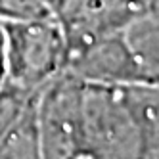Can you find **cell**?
I'll use <instances>...</instances> for the list:
<instances>
[{
  "label": "cell",
  "instance_id": "4fadbf2b",
  "mask_svg": "<svg viewBox=\"0 0 159 159\" xmlns=\"http://www.w3.org/2000/svg\"><path fill=\"white\" fill-rule=\"evenodd\" d=\"M71 159H92V157L86 155V153H79V155H75V157H71Z\"/></svg>",
  "mask_w": 159,
  "mask_h": 159
},
{
  "label": "cell",
  "instance_id": "8fae6325",
  "mask_svg": "<svg viewBox=\"0 0 159 159\" xmlns=\"http://www.w3.org/2000/svg\"><path fill=\"white\" fill-rule=\"evenodd\" d=\"M6 83V31L4 21H0V88Z\"/></svg>",
  "mask_w": 159,
  "mask_h": 159
},
{
  "label": "cell",
  "instance_id": "9c48e42d",
  "mask_svg": "<svg viewBox=\"0 0 159 159\" xmlns=\"http://www.w3.org/2000/svg\"><path fill=\"white\" fill-rule=\"evenodd\" d=\"M37 94L21 90L10 83H4V86L0 88V140L10 132V129L29 109V106L37 98Z\"/></svg>",
  "mask_w": 159,
  "mask_h": 159
},
{
  "label": "cell",
  "instance_id": "8992f818",
  "mask_svg": "<svg viewBox=\"0 0 159 159\" xmlns=\"http://www.w3.org/2000/svg\"><path fill=\"white\" fill-rule=\"evenodd\" d=\"M125 37L140 67L142 83L159 86V14H144L125 29Z\"/></svg>",
  "mask_w": 159,
  "mask_h": 159
},
{
  "label": "cell",
  "instance_id": "52a82bcc",
  "mask_svg": "<svg viewBox=\"0 0 159 159\" xmlns=\"http://www.w3.org/2000/svg\"><path fill=\"white\" fill-rule=\"evenodd\" d=\"M0 159H44L35 125V100L0 140Z\"/></svg>",
  "mask_w": 159,
  "mask_h": 159
},
{
  "label": "cell",
  "instance_id": "30bf717a",
  "mask_svg": "<svg viewBox=\"0 0 159 159\" xmlns=\"http://www.w3.org/2000/svg\"><path fill=\"white\" fill-rule=\"evenodd\" d=\"M52 17L50 0H0V21Z\"/></svg>",
  "mask_w": 159,
  "mask_h": 159
},
{
  "label": "cell",
  "instance_id": "277c9868",
  "mask_svg": "<svg viewBox=\"0 0 159 159\" xmlns=\"http://www.w3.org/2000/svg\"><path fill=\"white\" fill-rule=\"evenodd\" d=\"M50 8L69 52L100 37L125 31L142 16L138 8L125 0H50Z\"/></svg>",
  "mask_w": 159,
  "mask_h": 159
},
{
  "label": "cell",
  "instance_id": "5b68a950",
  "mask_svg": "<svg viewBox=\"0 0 159 159\" xmlns=\"http://www.w3.org/2000/svg\"><path fill=\"white\" fill-rule=\"evenodd\" d=\"M65 71L83 83L144 84L125 31L100 37L81 48L71 50L67 54Z\"/></svg>",
  "mask_w": 159,
  "mask_h": 159
},
{
  "label": "cell",
  "instance_id": "3957f363",
  "mask_svg": "<svg viewBox=\"0 0 159 159\" xmlns=\"http://www.w3.org/2000/svg\"><path fill=\"white\" fill-rule=\"evenodd\" d=\"M83 81L63 71L35 98V125L44 159H71L83 153Z\"/></svg>",
  "mask_w": 159,
  "mask_h": 159
},
{
  "label": "cell",
  "instance_id": "7c38bea8",
  "mask_svg": "<svg viewBox=\"0 0 159 159\" xmlns=\"http://www.w3.org/2000/svg\"><path fill=\"white\" fill-rule=\"evenodd\" d=\"M125 2H129V4H132L134 8H138V10H140V14L144 16V14L150 12V4H152V0H125Z\"/></svg>",
  "mask_w": 159,
  "mask_h": 159
},
{
  "label": "cell",
  "instance_id": "7a4b0ae2",
  "mask_svg": "<svg viewBox=\"0 0 159 159\" xmlns=\"http://www.w3.org/2000/svg\"><path fill=\"white\" fill-rule=\"evenodd\" d=\"M6 83L37 94L67 65V40L54 17L4 21Z\"/></svg>",
  "mask_w": 159,
  "mask_h": 159
},
{
  "label": "cell",
  "instance_id": "6da1fadb",
  "mask_svg": "<svg viewBox=\"0 0 159 159\" xmlns=\"http://www.w3.org/2000/svg\"><path fill=\"white\" fill-rule=\"evenodd\" d=\"M83 153L92 159H142L144 129L130 84L83 83Z\"/></svg>",
  "mask_w": 159,
  "mask_h": 159
},
{
  "label": "cell",
  "instance_id": "ba28073f",
  "mask_svg": "<svg viewBox=\"0 0 159 159\" xmlns=\"http://www.w3.org/2000/svg\"><path fill=\"white\" fill-rule=\"evenodd\" d=\"M132 96L144 129L142 159H159V86L132 84Z\"/></svg>",
  "mask_w": 159,
  "mask_h": 159
}]
</instances>
